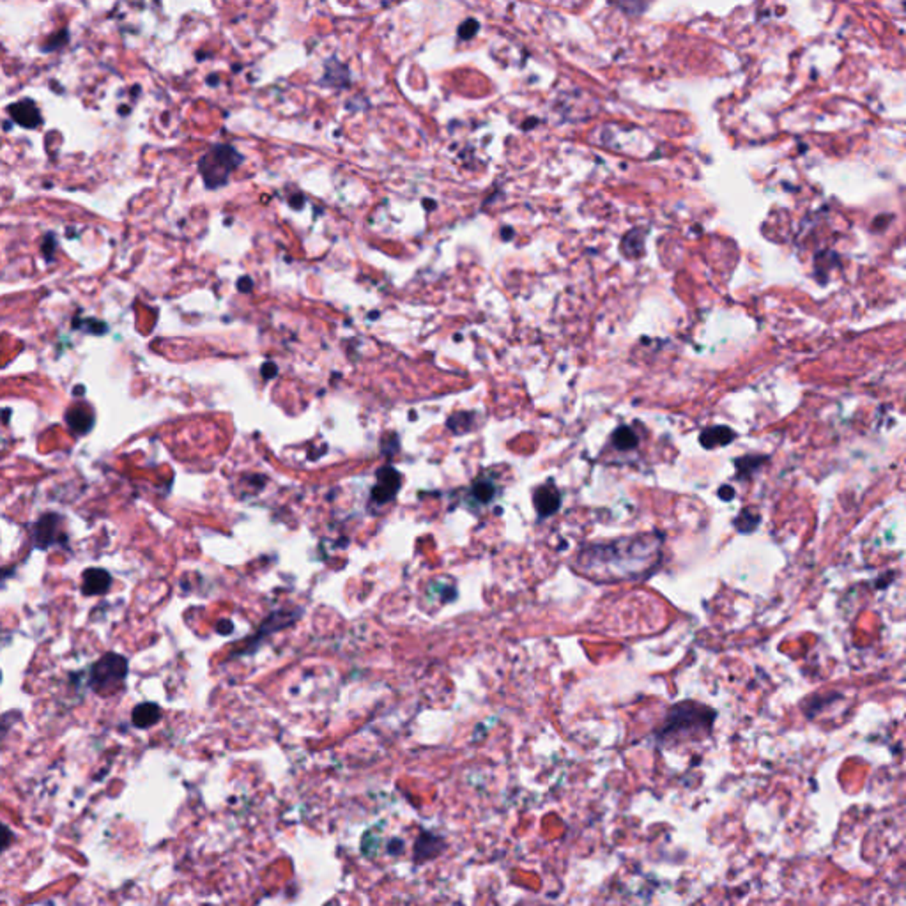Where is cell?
Masks as SVG:
<instances>
[{
  "instance_id": "7a4b0ae2",
  "label": "cell",
  "mask_w": 906,
  "mask_h": 906,
  "mask_svg": "<svg viewBox=\"0 0 906 906\" xmlns=\"http://www.w3.org/2000/svg\"><path fill=\"white\" fill-rule=\"evenodd\" d=\"M713 719H716V711L711 708L692 703V701H683V703L671 708L666 724L658 731V738L666 740L669 736L680 735V733L707 731L711 727Z\"/></svg>"
},
{
  "instance_id": "6da1fadb",
  "label": "cell",
  "mask_w": 906,
  "mask_h": 906,
  "mask_svg": "<svg viewBox=\"0 0 906 906\" xmlns=\"http://www.w3.org/2000/svg\"><path fill=\"white\" fill-rule=\"evenodd\" d=\"M658 547L660 542L655 540V535H639L584 549L575 563L579 572L593 581L636 579L653 570L660 556Z\"/></svg>"
},
{
  "instance_id": "e0dca14e",
  "label": "cell",
  "mask_w": 906,
  "mask_h": 906,
  "mask_svg": "<svg viewBox=\"0 0 906 906\" xmlns=\"http://www.w3.org/2000/svg\"><path fill=\"white\" fill-rule=\"evenodd\" d=\"M494 494H496V487H494L491 480H478L473 485V496L480 503H489L494 498Z\"/></svg>"
},
{
  "instance_id": "5b68a950",
  "label": "cell",
  "mask_w": 906,
  "mask_h": 906,
  "mask_svg": "<svg viewBox=\"0 0 906 906\" xmlns=\"http://www.w3.org/2000/svg\"><path fill=\"white\" fill-rule=\"evenodd\" d=\"M400 484H402V478H400L397 469L390 468V466L381 468L377 471V482H375L374 491H372V500L379 504L386 503L399 492Z\"/></svg>"
},
{
  "instance_id": "4316f807",
  "label": "cell",
  "mask_w": 906,
  "mask_h": 906,
  "mask_svg": "<svg viewBox=\"0 0 906 906\" xmlns=\"http://www.w3.org/2000/svg\"><path fill=\"white\" fill-rule=\"evenodd\" d=\"M0 680H2V673H0Z\"/></svg>"
},
{
  "instance_id": "52a82bcc",
  "label": "cell",
  "mask_w": 906,
  "mask_h": 906,
  "mask_svg": "<svg viewBox=\"0 0 906 906\" xmlns=\"http://www.w3.org/2000/svg\"><path fill=\"white\" fill-rule=\"evenodd\" d=\"M112 584L110 573L103 569H89L83 572V582H81V591L83 595H101Z\"/></svg>"
},
{
  "instance_id": "9a60e30c",
  "label": "cell",
  "mask_w": 906,
  "mask_h": 906,
  "mask_svg": "<svg viewBox=\"0 0 906 906\" xmlns=\"http://www.w3.org/2000/svg\"><path fill=\"white\" fill-rule=\"evenodd\" d=\"M767 462V457L763 455H747L742 457V459L735 460V466L738 469V478H744V476H751L752 473L758 471V469Z\"/></svg>"
},
{
  "instance_id": "277c9868",
  "label": "cell",
  "mask_w": 906,
  "mask_h": 906,
  "mask_svg": "<svg viewBox=\"0 0 906 906\" xmlns=\"http://www.w3.org/2000/svg\"><path fill=\"white\" fill-rule=\"evenodd\" d=\"M128 676V660L122 655L105 653L90 669L89 685L94 692L108 696L119 691Z\"/></svg>"
},
{
  "instance_id": "9c48e42d",
  "label": "cell",
  "mask_w": 906,
  "mask_h": 906,
  "mask_svg": "<svg viewBox=\"0 0 906 906\" xmlns=\"http://www.w3.org/2000/svg\"><path fill=\"white\" fill-rule=\"evenodd\" d=\"M59 522H61L59 515H45L37 522L36 531H34V542H36L37 547H50L53 542L57 540Z\"/></svg>"
},
{
  "instance_id": "484cf974",
  "label": "cell",
  "mask_w": 906,
  "mask_h": 906,
  "mask_svg": "<svg viewBox=\"0 0 906 906\" xmlns=\"http://www.w3.org/2000/svg\"><path fill=\"white\" fill-rule=\"evenodd\" d=\"M519 906H522V905H519ZM538 906H547V905H538Z\"/></svg>"
},
{
  "instance_id": "ac0fdd59",
  "label": "cell",
  "mask_w": 906,
  "mask_h": 906,
  "mask_svg": "<svg viewBox=\"0 0 906 906\" xmlns=\"http://www.w3.org/2000/svg\"><path fill=\"white\" fill-rule=\"evenodd\" d=\"M480 29V23L475 20V18H468V20L464 21L462 25L459 27V37L464 41H469L471 37L476 36Z\"/></svg>"
},
{
  "instance_id": "2e32d148",
  "label": "cell",
  "mask_w": 906,
  "mask_h": 906,
  "mask_svg": "<svg viewBox=\"0 0 906 906\" xmlns=\"http://www.w3.org/2000/svg\"><path fill=\"white\" fill-rule=\"evenodd\" d=\"M761 519L758 513L751 512V510H744V512L740 513L735 520V526L740 533H752L754 529L760 526Z\"/></svg>"
},
{
  "instance_id": "d6986e66",
  "label": "cell",
  "mask_w": 906,
  "mask_h": 906,
  "mask_svg": "<svg viewBox=\"0 0 906 906\" xmlns=\"http://www.w3.org/2000/svg\"><path fill=\"white\" fill-rule=\"evenodd\" d=\"M12 843V832L6 825L0 823V854L8 849V846Z\"/></svg>"
},
{
  "instance_id": "603a6c76",
  "label": "cell",
  "mask_w": 906,
  "mask_h": 906,
  "mask_svg": "<svg viewBox=\"0 0 906 906\" xmlns=\"http://www.w3.org/2000/svg\"><path fill=\"white\" fill-rule=\"evenodd\" d=\"M230 630H232V623L230 622H221L218 625V632H221V634H228Z\"/></svg>"
},
{
  "instance_id": "4fadbf2b",
  "label": "cell",
  "mask_w": 906,
  "mask_h": 906,
  "mask_svg": "<svg viewBox=\"0 0 906 906\" xmlns=\"http://www.w3.org/2000/svg\"><path fill=\"white\" fill-rule=\"evenodd\" d=\"M66 422L77 434H87L94 425L92 413L87 411L86 407H73V409L68 411Z\"/></svg>"
},
{
  "instance_id": "8992f818",
  "label": "cell",
  "mask_w": 906,
  "mask_h": 906,
  "mask_svg": "<svg viewBox=\"0 0 906 906\" xmlns=\"http://www.w3.org/2000/svg\"><path fill=\"white\" fill-rule=\"evenodd\" d=\"M533 501H535V508H537L538 515L545 519V517L553 515V513L560 510L561 494L554 485H542L533 494Z\"/></svg>"
},
{
  "instance_id": "3957f363",
  "label": "cell",
  "mask_w": 906,
  "mask_h": 906,
  "mask_svg": "<svg viewBox=\"0 0 906 906\" xmlns=\"http://www.w3.org/2000/svg\"><path fill=\"white\" fill-rule=\"evenodd\" d=\"M241 163H243V156L237 152L236 147L228 146V144H218L200 158L199 170L206 186L209 190H216V188L225 186L228 183L232 172L236 170Z\"/></svg>"
},
{
  "instance_id": "cb8c5ba5",
  "label": "cell",
  "mask_w": 906,
  "mask_h": 906,
  "mask_svg": "<svg viewBox=\"0 0 906 906\" xmlns=\"http://www.w3.org/2000/svg\"><path fill=\"white\" fill-rule=\"evenodd\" d=\"M501 236H503L504 239H508V237L513 236V230H512V228H504V230L501 232Z\"/></svg>"
},
{
  "instance_id": "5bb4252c",
  "label": "cell",
  "mask_w": 906,
  "mask_h": 906,
  "mask_svg": "<svg viewBox=\"0 0 906 906\" xmlns=\"http://www.w3.org/2000/svg\"><path fill=\"white\" fill-rule=\"evenodd\" d=\"M611 443H613V446L616 448V450H622V451L634 450V448L638 446V435H636V432L632 431V429L623 425V427H618L616 431H614L613 437H611Z\"/></svg>"
},
{
  "instance_id": "8fae6325",
  "label": "cell",
  "mask_w": 906,
  "mask_h": 906,
  "mask_svg": "<svg viewBox=\"0 0 906 906\" xmlns=\"http://www.w3.org/2000/svg\"><path fill=\"white\" fill-rule=\"evenodd\" d=\"M444 843L443 839H439L437 836H432V834H423L416 839V846H415V858L418 862H425L429 858H434L441 854V849H443Z\"/></svg>"
},
{
  "instance_id": "ba28073f",
  "label": "cell",
  "mask_w": 906,
  "mask_h": 906,
  "mask_svg": "<svg viewBox=\"0 0 906 906\" xmlns=\"http://www.w3.org/2000/svg\"><path fill=\"white\" fill-rule=\"evenodd\" d=\"M736 434L733 429L726 427V425H713V427H708L701 432L699 435V441L703 444L705 448L708 450H713L717 446H726L731 441H735Z\"/></svg>"
},
{
  "instance_id": "7c38bea8",
  "label": "cell",
  "mask_w": 906,
  "mask_h": 906,
  "mask_svg": "<svg viewBox=\"0 0 906 906\" xmlns=\"http://www.w3.org/2000/svg\"><path fill=\"white\" fill-rule=\"evenodd\" d=\"M159 719H161V710L155 703L137 705L133 708V713H131V720L140 729H147V727L155 726Z\"/></svg>"
},
{
  "instance_id": "7402d4cb",
  "label": "cell",
  "mask_w": 906,
  "mask_h": 906,
  "mask_svg": "<svg viewBox=\"0 0 906 906\" xmlns=\"http://www.w3.org/2000/svg\"><path fill=\"white\" fill-rule=\"evenodd\" d=\"M719 496L722 498L724 501H729V500H733V496H735V491H733L731 487H727V485H724V487H720Z\"/></svg>"
},
{
  "instance_id": "d4e9b609",
  "label": "cell",
  "mask_w": 906,
  "mask_h": 906,
  "mask_svg": "<svg viewBox=\"0 0 906 906\" xmlns=\"http://www.w3.org/2000/svg\"><path fill=\"white\" fill-rule=\"evenodd\" d=\"M425 208H427V209H431V208L434 209V208H435V202H431V200H425Z\"/></svg>"
},
{
  "instance_id": "30bf717a",
  "label": "cell",
  "mask_w": 906,
  "mask_h": 906,
  "mask_svg": "<svg viewBox=\"0 0 906 906\" xmlns=\"http://www.w3.org/2000/svg\"><path fill=\"white\" fill-rule=\"evenodd\" d=\"M9 112H11L12 121H17L23 128H34L41 122L39 112H37L36 105L30 99H23V101L17 103V105H11L9 106Z\"/></svg>"
},
{
  "instance_id": "44dd1931",
  "label": "cell",
  "mask_w": 906,
  "mask_h": 906,
  "mask_svg": "<svg viewBox=\"0 0 906 906\" xmlns=\"http://www.w3.org/2000/svg\"><path fill=\"white\" fill-rule=\"evenodd\" d=\"M237 289H239V293H244V294L250 293V290L253 289L252 278H250V277L239 278V280H237Z\"/></svg>"
},
{
  "instance_id": "ffe728a7",
  "label": "cell",
  "mask_w": 906,
  "mask_h": 906,
  "mask_svg": "<svg viewBox=\"0 0 906 906\" xmlns=\"http://www.w3.org/2000/svg\"><path fill=\"white\" fill-rule=\"evenodd\" d=\"M260 372H262V375H264L266 379H271V377H275V375L278 374V366L275 365V363L268 362V363H264V365H262V370H260Z\"/></svg>"
}]
</instances>
